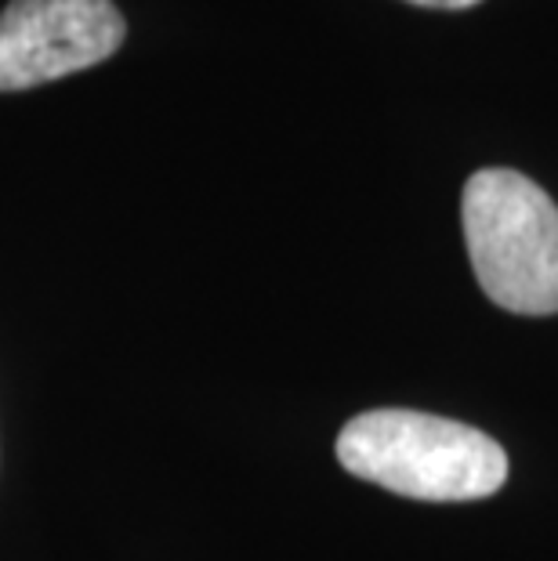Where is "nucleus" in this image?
<instances>
[{
    "instance_id": "nucleus-1",
    "label": "nucleus",
    "mask_w": 558,
    "mask_h": 561,
    "mask_svg": "<svg viewBox=\"0 0 558 561\" xmlns=\"http://www.w3.org/2000/svg\"><path fill=\"white\" fill-rule=\"evenodd\" d=\"M338 460L355 479L432 504L493 496L508 479L497 438L418 410L352 416L338 435Z\"/></svg>"
},
{
    "instance_id": "nucleus-2",
    "label": "nucleus",
    "mask_w": 558,
    "mask_h": 561,
    "mask_svg": "<svg viewBox=\"0 0 558 561\" xmlns=\"http://www.w3.org/2000/svg\"><path fill=\"white\" fill-rule=\"evenodd\" d=\"M460 221L471 268L493 305L515 316L558 312V207L537 182L504 167L471 174Z\"/></svg>"
},
{
    "instance_id": "nucleus-3",
    "label": "nucleus",
    "mask_w": 558,
    "mask_h": 561,
    "mask_svg": "<svg viewBox=\"0 0 558 561\" xmlns=\"http://www.w3.org/2000/svg\"><path fill=\"white\" fill-rule=\"evenodd\" d=\"M127 22L113 0H11L0 11V91H30L121 51Z\"/></svg>"
},
{
    "instance_id": "nucleus-4",
    "label": "nucleus",
    "mask_w": 558,
    "mask_h": 561,
    "mask_svg": "<svg viewBox=\"0 0 558 561\" xmlns=\"http://www.w3.org/2000/svg\"><path fill=\"white\" fill-rule=\"evenodd\" d=\"M407 4H418V8H439V11H460V8L479 4V0H407Z\"/></svg>"
}]
</instances>
